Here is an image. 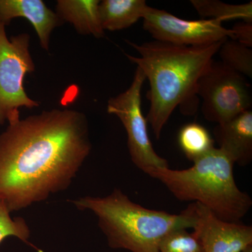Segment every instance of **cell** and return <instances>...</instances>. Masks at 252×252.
I'll use <instances>...</instances> for the list:
<instances>
[{"label":"cell","instance_id":"1","mask_svg":"<svg viewBox=\"0 0 252 252\" xmlns=\"http://www.w3.org/2000/svg\"><path fill=\"white\" fill-rule=\"evenodd\" d=\"M91 149L87 117L74 109L9 123L0 134V200L11 213L67 190Z\"/></svg>","mask_w":252,"mask_h":252},{"label":"cell","instance_id":"2","mask_svg":"<svg viewBox=\"0 0 252 252\" xmlns=\"http://www.w3.org/2000/svg\"><path fill=\"white\" fill-rule=\"evenodd\" d=\"M223 42L185 46L157 40L142 44L127 41L140 56H126L149 79L150 89L147 98L150 107L146 119L157 140L177 107L185 115L192 116L197 112L198 81Z\"/></svg>","mask_w":252,"mask_h":252},{"label":"cell","instance_id":"3","mask_svg":"<svg viewBox=\"0 0 252 252\" xmlns=\"http://www.w3.org/2000/svg\"><path fill=\"white\" fill-rule=\"evenodd\" d=\"M71 203L92 212L109 248L131 252H158L162 239L176 230L192 228L187 210L180 215L146 208L134 203L121 189L104 197L84 196Z\"/></svg>","mask_w":252,"mask_h":252},{"label":"cell","instance_id":"4","mask_svg":"<svg viewBox=\"0 0 252 252\" xmlns=\"http://www.w3.org/2000/svg\"><path fill=\"white\" fill-rule=\"evenodd\" d=\"M233 165L221 149L215 147L188 169L168 167L144 172L161 182L180 201L200 204L220 220L240 222L251 209L252 200L237 186Z\"/></svg>","mask_w":252,"mask_h":252},{"label":"cell","instance_id":"5","mask_svg":"<svg viewBox=\"0 0 252 252\" xmlns=\"http://www.w3.org/2000/svg\"><path fill=\"white\" fill-rule=\"evenodd\" d=\"M5 26L0 23V125L20 119L21 107L39 106L24 88L26 74L35 70L30 52L31 36L22 33L9 39Z\"/></svg>","mask_w":252,"mask_h":252},{"label":"cell","instance_id":"6","mask_svg":"<svg viewBox=\"0 0 252 252\" xmlns=\"http://www.w3.org/2000/svg\"><path fill=\"white\" fill-rule=\"evenodd\" d=\"M197 94L208 122L221 124L251 109V88L244 76L213 62L198 81Z\"/></svg>","mask_w":252,"mask_h":252},{"label":"cell","instance_id":"7","mask_svg":"<svg viewBox=\"0 0 252 252\" xmlns=\"http://www.w3.org/2000/svg\"><path fill=\"white\" fill-rule=\"evenodd\" d=\"M146 77L140 67L127 90L111 97L107 112L119 118L127 135V147L132 162L142 171L150 168L168 167L166 159L154 150L147 130V122L142 110V87Z\"/></svg>","mask_w":252,"mask_h":252},{"label":"cell","instance_id":"8","mask_svg":"<svg viewBox=\"0 0 252 252\" xmlns=\"http://www.w3.org/2000/svg\"><path fill=\"white\" fill-rule=\"evenodd\" d=\"M143 28L154 40L178 46H200L221 42L232 36L231 29L217 20H185L148 6Z\"/></svg>","mask_w":252,"mask_h":252},{"label":"cell","instance_id":"9","mask_svg":"<svg viewBox=\"0 0 252 252\" xmlns=\"http://www.w3.org/2000/svg\"><path fill=\"white\" fill-rule=\"evenodd\" d=\"M186 210L193 218L192 234L204 252H240L252 245V226L220 220L199 203H192Z\"/></svg>","mask_w":252,"mask_h":252},{"label":"cell","instance_id":"10","mask_svg":"<svg viewBox=\"0 0 252 252\" xmlns=\"http://www.w3.org/2000/svg\"><path fill=\"white\" fill-rule=\"evenodd\" d=\"M16 18L27 19L37 34L42 49H49L53 31L63 24L56 13L42 0H0V23L8 26Z\"/></svg>","mask_w":252,"mask_h":252},{"label":"cell","instance_id":"11","mask_svg":"<svg viewBox=\"0 0 252 252\" xmlns=\"http://www.w3.org/2000/svg\"><path fill=\"white\" fill-rule=\"evenodd\" d=\"M220 149L233 163L244 167L252 160V112L245 111L214 130Z\"/></svg>","mask_w":252,"mask_h":252},{"label":"cell","instance_id":"12","mask_svg":"<svg viewBox=\"0 0 252 252\" xmlns=\"http://www.w3.org/2000/svg\"><path fill=\"white\" fill-rule=\"evenodd\" d=\"M99 0H59L56 14L74 26L78 33L104 37L105 33L99 14Z\"/></svg>","mask_w":252,"mask_h":252},{"label":"cell","instance_id":"13","mask_svg":"<svg viewBox=\"0 0 252 252\" xmlns=\"http://www.w3.org/2000/svg\"><path fill=\"white\" fill-rule=\"evenodd\" d=\"M148 7L144 0H102L99 14L104 31H122L143 18Z\"/></svg>","mask_w":252,"mask_h":252},{"label":"cell","instance_id":"14","mask_svg":"<svg viewBox=\"0 0 252 252\" xmlns=\"http://www.w3.org/2000/svg\"><path fill=\"white\" fill-rule=\"evenodd\" d=\"M190 4L204 19L217 20L224 22L243 20L252 23V2L230 4L218 0H190Z\"/></svg>","mask_w":252,"mask_h":252},{"label":"cell","instance_id":"15","mask_svg":"<svg viewBox=\"0 0 252 252\" xmlns=\"http://www.w3.org/2000/svg\"><path fill=\"white\" fill-rule=\"evenodd\" d=\"M178 143L187 158L193 162L215 148L210 132L196 123L186 124L180 129Z\"/></svg>","mask_w":252,"mask_h":252},{"label":"cell","instance_id":"16","mask_svg":"<svg viewBox=\"0 0 252 252\" xmlns=\"http://www.w3.org/2000/svg\"><path fill=\"white\" fill-rule=\"evenodd\" d=\"M221 63L244 77H252V48L229 38L222 43L219 50Z\"/></svg>","mask_w":252,"mask_h":252},{"label":"cell","instance_id":"17","mask_svg":"<svg viewBox=\"0 0 252 252\" xmlns=\"http://www.w3.org/2000/svg\"><path fill=\"white\" fill-rule=\"evenodd\" d=\"M31 229L22 217H11L2 200H0V243L8 237H16L21 241L28 243Z\"/></svg>","mask_w":252,"mask_h":252},{"label":"cell","instance_id":"18","mask_svg":"<svg viewBox=\"0 0 252 252\" xmlns=\"http://www.w3.org/2000/svg\"><path fill=\"white\" fill-rule=\"evenodd\" d=\"M158 252H204L200 242L186 229L174 230L160 244Z\"/></svg>","mask_w":252,"mask_h":252},{"label":"cell","instance_id":"19","mask_svg":"<svg viewBox=\"0 0 252 252\" xmlns=\"http://www.w3.org/2000/svg\"><path fill=\"white\" fill-rule=\"evenodd\" d=\"M231 31L230 39L238 41L248 47H252V23L239 22L231 28Z\"/></svg>","mask_w":252,"mask_h":252},{"label":"cell","instance_id":"20","mask_svg":"<svg viewBox=\"0 0 252 252\" xmlns=\"http://www.w3.org/2000/svg\"><path fill=\"white\" fill-rule=\"evenodd\" d=\"M240 252H252V245H250L248 248H247L245 250H244L243 251Z\"/></svg>","mask_w":252,"mask_h":252}]
</instances>
